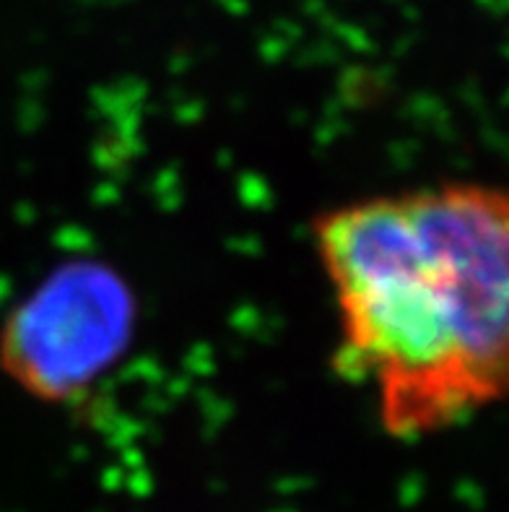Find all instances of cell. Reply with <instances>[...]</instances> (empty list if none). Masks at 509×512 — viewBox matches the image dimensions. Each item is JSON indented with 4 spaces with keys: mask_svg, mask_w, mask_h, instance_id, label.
<instances>
[{
    "mask_svg": "<svg viewBox=\"0 0 509 512\" xmlns=\"http://www.w3.org/2000/svg\"><path fill=\"white\" fill-rule=\"evenodd\" d=\"M136 294L112 266L71 260L8 312L0 367L29 396L73 403L110 375L136 333Z\"/></svg>",
    "mask_w": 509,
    "mask_h": 512,
    "instance_id": "7a4b0ae2",
    "label": "cell"
},
{
    "mask_svg": "<svg viewBox=\"0 0 509 512\" xmlns=\"http://www.w3.org/2000/svg\"><path fill=\"white\" fill-rule=\"evenodd\" d=\"M341 315L338 370L390 437L460 427L507 390L509 203L484 182L343 203L315 221Z\"/></svg>",
    "mask_w": 509,
    "mask_h": 512,
    "instance_id": "6da1fadb",
    "label": "cell"
}]
</instances>
